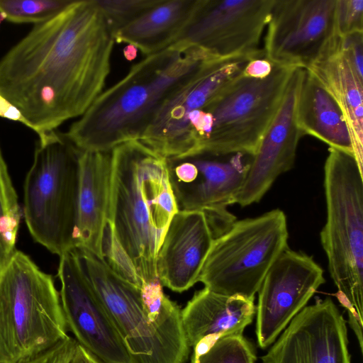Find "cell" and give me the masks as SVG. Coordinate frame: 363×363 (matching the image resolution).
Returning a JSON list of instances; mask_svg holds the SVG:
<instances>
[{
	"instance_id": "1",
	"label": "cell",
	"mask_w": 363,
	"mask_h": 363,
	"mask_svg": "<svg viewBox=\"0 0 363 363\" xmlns=\"http://www.w3.org/2000/svg\"><path fill=\"white\" fill-rule=\"evenodd\" d=\"M115 43L95 0H74L0 60V93L39 139L82 116L104 91Z\"/></svg>"
},
{
	"instance_id": "16",
	"label": "cell",
	"mask_w": 363,
	"mask_h": 363,
	"mask_svg": "<svg viewBox=\"0 0 363 363\" xmlns=\"http://www.w3.org/2000/svg\"><path fill=\"white\" fill-rule=\"evenodd\" d=\"M262 363H351L346 320L330 298L304 307Z\"/></svg>"
},
{
	"instance_id": "4",
	"label": "cell",
	"mask_w": 363,
	"mask_h": 363,
	"mask_svg": "<svg viewBox=\"0 0 363 363\" xmlns=\"http://www.w3.org/2000/svg\"><path fill=\"white\" fill-rule=\"evenodd\" d=\"M74 250L133 363H185L190 347L182 310L165 295L160 280L139 287L118 274L104 258L84 248Z\"/></svg>"
},
{
	"instance_id": "9",
	"label": "cell",
	"mask_w": 363,
	"mask_h": 363,
	"mask_svg": "<svg viewBox=\"0 0 363 363\" xmlns=\"http://www.w3.org/2000/svg\"><path fill=\"white\" fill-rule=\"evenodd\" d=\"M296 68L274 65L272 72L264 79L242 73L233 80L203 108L211 120V129L191 154L253 156Z\"/></svg>"
},
{
	"instance_id": "21",
	"label": "cell",
	"mask_w": 363,
	"mask_h": 363,
	"mask_svg": "<svg viewBox=\"0 0 363 363\" xmlns=\"http://www.w3.org/2000/svg\"><path fill=\"white\" fill-rule=\"evenodd\" d=\"M198 0H159L138 18L117 30L115 42L146 56L174 44L186 28Z\"/></svg>"
},
{
	"instance_id": "20",
	"label": "cell",
	"mask_w": 363,
	"mask_h": 363,
	"mask_svg": "<svg viewBox=\"0 0 363 363\" xmlns=\"http://www.w3.org/2000/svg\"><path fill=\"white\" fill-rule=\"evenodd\" d=\"M255 299L225 296L206 288L196 291L182 310V320L189 347L203 338L242 335L256 313Z\"/></svg>"
},
{
	"instance_id": "22",
	"label": "cell",
	"mask_w": 363,
	"mask_h": 363,
	"mask_svg": "<svg viewBox=\"0 0 363 363\" xmlns=\"http://www.w3.org/2000/svg\"><path fill=\"white\" fill-rule=\"evenodd\" d=\"M296 121L302 136H313L329 145L354 155L349 128L340 106L322 84L304 69Z\"/></svg>"
},
{
	"instance_id": "29",
	"label": "cell",
	"mask_w": 363,
	"mask_h": 363,
	"mask_svg": "<svg viewBox=\"0 0 363 363\" xmlns=\"http://www.w3.org/2000/svg\"><path fill=\"white\" fill-rule=\"evenodd\" d=\"M76 344L77 341L68 336L52 347L18 363H69Z\"/></svg>"
},
{
	"instance_id": "12",
	"label": "cell",
	"mask_w": 363,
	"mask_h": 363,
	"mask_svg": "<svg viewBox=\"0 0 363 363\" xmlns=\"http://www.w3.org/2000/svg\"><path fill=\"white\" fill-rule=\"evenodd\" d=\"M274 0H198L180 42L218 58L262 52L261 36Z\"/></svg>"
},
{
	"instance_id": "3",
	"label": "cell",
	"mask_w": 363,
	"mask_h": 363,
	"mask_svg": "<svg viewBox=\"0 0 363 363\" xmlns=\"http://www.w3.org/2000/svg\"><path fill=\"white\" fill-rule=\"evenodd\" d=\"M212 57L201 48L180 42L146 56L103 91L66 136L80 150L100 152L140 140L167 96Z\"/></svg>"
},
{
	"instance_id": "7",
	"label": "cell",
	"mask_w": 363,
	"mask_h": 363,
	"mask_svg": "<svg viewBox=\"0 0 363 363\" xmlns=\"http://www.w3.org/2000/svg\"><path fill=\"white\" fill-rule=\"evenodd\" d=\"M326 221L320 232L341 304L363 318V179L355 155L329 147L324 164Z\"/></svg>"
},
{
	"instance_id": "13",
	"label": "cell",
	"mask_w": 363,
	"mask_h": 363,
	"mask_svg": "<svg viewBox=\"0 0 363 363\" xmlns=\"http://www.w3.org/2000/svg\"><path fill=\"white\" fill-rule=\"evenodd\" d=\"M60 258V301L74 340L99 363H133L123 340L85 277L74 248Z\"/></svg>"
},
{
	"instance_id": "26",
	"label": "cell",
	"mask_w": 363,
	"mask_h": 363,
	"mask_svg": "<svg viewBox=\"0 0 363 363\" xmlns=\"http://www.w3.org/2000/svg\"><path fill=\"white\" fill-rule=\"evenodd\" d=\"M252 345L242 335L218 338L204 352L192 354L191 363H255Z\"/></svg>"
},
{
	"instance_id": "35",
	"label": "cell",
	"mask_w": 363,
	"mask_h": 363,
	"mask_svg": "<svg viewBox=\"0 0 363 363\" xmlns=\"http://www.w3.org/2000/svg\"><path fill=\"white\" fill-rule=\"evenodd\" d=\"M0 363H2V362H0Z\"/></svg>"
},
{
	"instance_id": "8",
	"label": "cell",
	"mask_w": 363,
	"mask_h": 363,
	"mask_svg": "<svg viewBox=\"0 0 363 363\" xmlns=\"http://www.w3.org/2000/svg\"><path fill=\"white\" fill-rule=\"evenodd\" d=\"M288 238L286 217L280 209L236 220L214 238L198 281L220 294L255 299L268 271L288 247Z\"/></svg>"
},
{
	"instance_id": "34",
	"label": "cell",
	"mask_w": 363,
	"mask_h": 363,
	"mask_svg": "<svg viewBox=\"0 0 363 363\" xmlns=\"http://www.w3.org/2000/svg\"><path fill=\"white\" fill-rule=\"evenodd\" d=\"M4 21H6V16L3 13L0 12V26Z\"/></svg>"
},
{
	"instance_id": "11",
	"label": "cell",
	"mask_w": 363,
	"mask_h": 363,
	"mask_svg": "<svg viewBox=\"0 0 363 363\" xmlns=\"http://www.w3.org/2000/svg\"><path fill=\"white\" fill-rule=\"evenodd\" d=\"M262 55L263 52L206 60L167 96L139 140L166 158L188 154L191 150L189 116L204 108L240 76L250 60Z\"/></svg>"
},
{
	"instance_id": "25",
	"label": "cell",
	"mask_w": 363,
	"mask_h": 363,
	"mask_svg": "<svg viewBox=\"0 0 363 363\" xmlns=\"http://www.w3.org/2000/svg\"><path fill=\"white\" fill-rule=\"evenodd\" d=\"M74 0H0V12L13 23L45 22L71 5Z\"/></svg>"
},
{
	"instance_id": "32",
	"label": "cell",
	"mask_w": 363,
	"mask_h": 363,
	"mask_svg": "<svg viewBox=\"0 0 363 363\" xmlns=\"http://www.w3.org/2000/svg\"><path fill=\"white\" fill-rule=\"evenodd\" d=\"M0 117L20 123L33 130V128L20 110L0 93Z\"/></svg>"
},
{
	"instance_id": "6",
	"label": "cell",
	"mask_w": 363,
	"mask_h": 363,
	"mask_svg": "<svg viewBox=\"0 0 363 363\" xmlns=\"http://www.w3.org/2000/svg\"><path fill=\"white\" fill-rule=\"evenodd\" d=\"M80 153L57 130L38 139L24 183V217L33 239L53 254L75 247Z\"/></svg>"
},
{
	"instance_id": "15",
	"label": "cell",
	"mask_w": 363,
	"mask_h": 363,
	"mask_svg": "<svg viewBox=\"0 0 363 363\" xmlns=\"http://www.w3.org/2000/svg\"><path fill=\"white\" fill-rule=\"evenodd\" d=\"M252 156L199 152L167 158L170 185L179 211L226 210L249 170Z\"/></svg>"
},
{
	"instance_id": "5",
	"label": "cell",
	"mask_w": 363,
	"mask_h": 363,
	"mask_svg": "<svg viewBox=\"0 0 363 363\" xmlns=\"http://www.w3.org/2000/svg\"><path fill=\"white\" fill-rule=\"evenodd\" d=\"M52 277L16 250L0 272V362H18L67 338Z\"/></svg>"
},
{
	"instance_id": "24",
	"label": "cell",
	"mask_w": 363,
	"mask_h": 363,
	"mask_svg": "<svg viewBox=\"0 0 363 363\" xmlns=\"http://www.w3.org/2000/svg\"><path fill=\"white\" fill-rule=\"evenodd\" d=\"M20 220L17 194L0 149V272L16 250Z\"/></svg>"
},
{
	"instance_id": "31",
	"label": "cell",
	"mask_w": 363,
	"mask_h": 363,
	"mask_svg": "<svg viewBox=\"0 0 363 363\" xmlns=\"http://www.w3.org/2000/svg\"><path fill=\"white\" fill-rule=\"evenodd\" d=\"M274 65L264 55L250 60L242 71V74L255 79H264L272 72Z\"/></svg>"
},
{
	"instance_id": "17",
	"label": "cell",
	"mask_w": 363,
	"mask_h": 363,
	"mask_svg": "<svg viewBox=\"0 0 363 363\" xmlns=\"http://www.w3.org/2000/svg\"><path fill=\"white\" fill-rule=\"evenodd\" d=\"M304 69L294 70L279 108L252 156L235 203L245 207L259 201L278 177L294 166L302 137L296 106Z\"/></svg>"
},
{
	"instance_id": "18",
	"label": "cell",
	"mask_w": 363,
	"mask_h": 363,
	"mask_svg": "<svg viewBox=\"0 0 363 363\" xmlns=\"http://www.w3.org/2000/svg\"><path fill=\"white\" fill-rule=\"evenodd\" d=\"M214 235L205 213L178 211L159 250L156 267L162 286L182 293L198 282Z\"/></svg>"
},
{
	"instance_id": "2",
	"label": "cell",
	"mask_w": 363,
	"mask_h": 363,
	"mask_svg": "<svg viewBox=\"0 0 363 363\" xmlns=\"http://www.w3.org/2000/svg\"><path fill=\"white\" fill-rule=\"evenodd\" d=\"M111 152L104 259L118 274L140 287L159 280L157 254L179 209L166 157L139 140L121 143Z\"/></svg>"
},
{
	"instance_id": "10",
	"label": "cell",
	"mask_w": 363,
	"mask_h": 363,
	"mask_svg": "<svg viewBox=\"0 0 363 363\" xmlns=\"http://www.w3.org/2000/svg\"><path fill=\"white\" fill-rule=\"evenodd\" d=\"M335 4L336 0H274L264 57L275 65L307 69L330 54L340 38Z\"/></svg>"
},
{
	"instance_id": "28",
	"label": "cell",
	"mask_w": 363,
	"mask_h": 363,
	"mask_svg": "<svg viewBox=\"0 0 363 363\" xmlns=\"http://www.w3.org/2000/svg\"><path fill=\"white\" fill-rule=\"evenodd\" d=\"M335 19L340 37L363 33V1L336 0Z\"/></svg>"
},
{
	"instance_id": "14",
	"label": "cell",
	"mask_w": 363,
	"mask_h": 363,
	"mask_svg": "<svg viewBox=\"0 0 363 363\" xmlns=\"http://www.w3.org/2000/svg\"><path fill=\"white\" fill-rule=\"evenodd\" d=\"M325 281L323 269L311 256L289 247L281 253L257 292L256 335L260 348L275 342Z\"/></svg>"
},
{
	"instance_id": "30",
	"label": "cell",
	"mask_w": 363,
	"mask_h": 363,
	"mask_svg": "<svg viewBox=\"0 0 363 363\" xmlns=\"http://www.w3.org/2000/svg\"><path fill=\"white\" fill-rule=\"evenodd\" d=\"M340 48L357 76L363 80V33L340 37Z\"/></svg>"
},
{
	"instance_id": "33",
	"label": "cell",
	"mask_w": 363,
	"mask_h": 363,
	"mask_svg": "<svg viewBox=\"0 0 363 363\" xmlns=\"http://www.w3.org/2000/svg\"><path fill=\"white\" fill-rule=\"evenodd\" d=\"M69 363H99L82 346L77 342Z\"/></svg>"
},
{
	"instance_id": "19",
	"label": "cell",
	"mask_w": 363,
	"mask_h": 363,
	"mask_svg": "<svg viewBox=\"0 0 363 363\" xmlns=\"http://www.w3.org/2000/svg\"><path fill=\"white\" fill-rule=\"evenodd\" d=\"M111 151L81 150L80 153L75 247L84 248L102 258H104V238L109 211Z\"/></svg>"
},
{
	"instance_id": "27",
	"label": "cell",
	"mask_w": 363,
	"mask_h": 363,
	"mask_svg": "<svg viewBox=\"0 0 363 363\" xmlns=\"http://www.w3.org/2000/svg\"><path fill=\"white\" fill-rule=\"evenodd\" d=\"M159 0H95L106 18L113 34L127 26Z\"/></svg>"
},
{
	"instance_id": "23",
	"label": "cell",
	"mask_w": 363,
	"mask_h": 363,
	"mask_svg": "<svg viewBox=\"0 0 363 363\" xmlns=\"http://www.w3.org/2000/svg\"><path fill=\"white\" fill-rule=\"evenodd\" d=\"M325 88L342 110L352 137L354 155L362 166L363 80L340 48L307 69Z\"/></svg>"
}]
</instances>
